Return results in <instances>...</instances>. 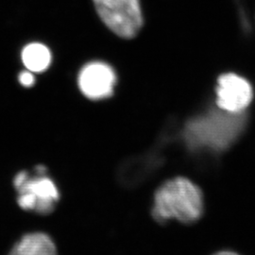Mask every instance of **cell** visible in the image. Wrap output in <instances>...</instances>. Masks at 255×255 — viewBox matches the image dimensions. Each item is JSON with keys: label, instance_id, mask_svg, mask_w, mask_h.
<instances>
[{"label": "cell", "instance_id": "obj_1", "mask_svg": "<svg viewBox=\"0 0 255 255\" xmlns=\"http://www.w3.org/2000/svg\"><path fill=\"white\" fill-rule=\"evenodd\" d=\"M203 212V196L200 188L185 178L167 181L157 190L152 215L159 222L177 219L193 223Z\"/></svg>", "mask_w": 255, "mask_h": 255}, {"label": "cell", "instance_id": "obj_2", "mask_svg": "<svg viewBox=\"0 0 255 255\" xmlns=\"http://www.w3.org/2000/svg\"><path fill=\"white\" fill-rule=\"evenodd\" d=\"M245 122L244 112L230 113L221 109L211 111L204 116L192 119L186 125L185 139L191 147L224 149L241 133Z\"/></svg>", "mask_w": 255, "mask_h": 255}, {"label": "cell", "instance_id": "obj_3", "mask_svg": "<svg viewBox=\"0 0 255 255\" xmlns=\"http://www.w3.org/2000/svg\"><path fill=\"white\" fill-rule=\"evenodd\" d=\"M43 164L37 165L34 174L22 170L15 175L13 186L17 192V204L21 209L31 211L41 216L54 212L60 201V192L53 180L47 175Z\"/></svg>", "mask_w": 255, "mask_h": 255}, {"label": "cell", "instance_id": "obj_4", "mask_svg": "<svg viewBox=\"0 0 255 255\" xmlns=\"http://www.w3.org/2000/svg\"><path fill=\"white\" fill-rule=\"evenodd\" d=\"M94 3L101 20L119 36L132 38L142 27L138 0H94Z\"/></svg>", "mask_w": 255, "mask_h": 255}, {"label": "cell", "instance_id": "obj_5", "mask_svg": "<svg viewBox=\"0 0 255 255\" xmlns=\"http://www.w3.org/2000/svg\"><path fill=\"white\" fill-rule=\"evenodd\" d=\"M253 88L245 79L236 74H225L219 79L217 103L219 109L230 113H242L251 104Z\"/></svg>", "mask_w": 255, "mask_h": 255}, {"label": "cell", "instance_id": "obj_6", "mask_svg": "<svg viewBox=\"0 0 255 255\" xmlns=\"http://www.w3.org/2000/svg\"><path fill=\"white\" fill-rule=\"evenodd\" d=\"M116 80V74L108 64L91 63L79 75V86L85 97L98 101L112 96Z\"/></svg>", "mask_w": 255, "mask_h": 255}, {"label": "cell", "instance_id": "obj_7", "mask_svg": "<svg viewBox=\"0 0 255 255\" xmlns=\"http://www.w3.org/2000/svg\"><path fill=\"white\" fill-rule=\"evenodd\" d=\"M8 255H58V251L48 235L34 232L22 237Z\"/></svg>", "mask_w": 255, "mask_h": 255}, {"label": "cell", "instance_id": "obj_8", "mask_svg": "<svg viewBox=\"0 0 255 255\" xmlns=\"http://www.w3.org/2000/svg\"><path fill=\"white\" fill-rule=\"evenodd\" d=\"M22 62L30 72H43L51 63V53L43 44L32 43L24 47Z\"/></svg>", "mask_w": 255, "mask_h": 255}, {"label": "cell", "instance_id": "obj_9", "mask_svg": "<svg viewBox=\"0 0 255 255\" xmlns=\"http://www.w3.org/2000/svg\"><path fill=\"white\" fill-rule=\"evenodd\" d=\"M19 82L25 86V87H30L33 85V83L35 82V79H34V76L32 72L30 71H24V72H21L18 77Z\"/></svg>", "mask_w": 255, "mask_h": 255}, {"label": "cell", "instance_id": "obj_10", "mask_svg": "<svg viewBox=\"0 0 255 255\" xmlns=\"http://www.w3.org/2000/svg\"><path fill=\"white\" fill-rule=\"evenodd\" d=\"M238 255L237 254H235V253H231V252H222V253H219V254H217V255Z\"/></svg>", "mask_w": 255, "mask_h": 255}]
</instances>
